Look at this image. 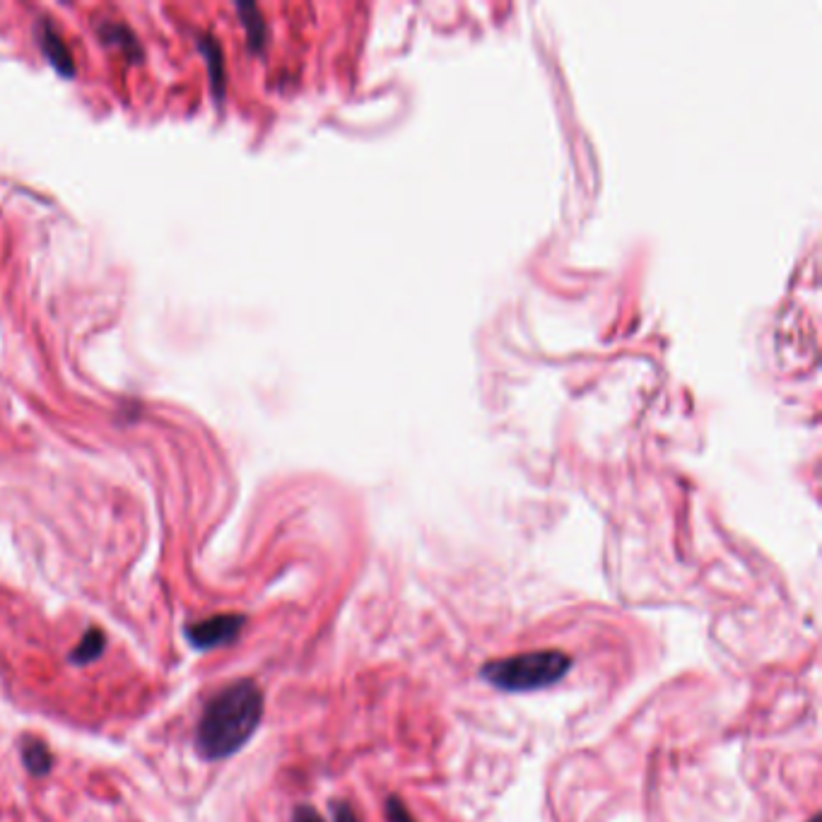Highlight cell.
I'll return each mask as SVG.
<instances>
[{
    "label": "cell",
    "mask_w": 822,
    "mask_h": 822,
    "mask_svg": "<svg viewBox=\"0 0 822 822\" xmlns=\"http://www.w3.org/2000/svg\"><path fill=\"white\" fill-rule=\"evenodd\" d=\"M263 719V692L254 680H234L210 697L196 728L203 760H225L244 748Z\"/></svg>",
    "instance_id": "obj_1"
},
{
    "label": "cell",
    "mask_w": 822,
    "mask_h": 822,
    "mask_svg": "<svg viewBox=\"0 0 822 822\" xmlns=\"http://www.w3.org/2000/svg\"><path fill=\"white\" fill-rule=\"evenodd\" d=\"M20 755L25 767L34 774V777H44V774H49L51 767H54V755H51L49 745L39 741V738H25V741L20 743Z\"/></svg>",
    "instance_id": "obj_4"
},
{
    "label": "cell",
    "mask_w": 822,
    "mask_h": 822,
    "mask_svg": "<svg viewBox=\"0 0 822 822\" xmlns=\"http://www.w3.org/2000/svg\"><path fill=\"white\" fill-rule=\"evenodd\" d=\"M41 44H44L46 56L54 61V66L58 70H63V73H68V75L73 73V61H70V51L66 49V44H63L61 37H58L51 25H44V37H41Z\"/></svg>",
    "instance_id": "obj_5"
},
{
    "label": "cell",
    "mask_w": 822,
    "mask_h": 822,
    "mask_svg": "<svg viewBox=\"0 0 822 822\" xmlns=\"http://www.w3.org/2000/svg\"><path fill=\"white\" fill-rule=\"evenodd\" d=\"M246 625L244 615L227 613V615H213V618L191 622L186 625V639L193 649L208 651L217 647H227V644L237 642Z\"/></svg>",
    "instance_id": "obj_3"
},
{
    "label": "cell",
    "mask_w": 822,
    "mask_h": 822,
    "mask_svg": "<svg viewBox=\"0 0 822 822\" xmlns=\"http://www.w3.org/2000/svg\"><path fill=\"white\" fill-rule=\"evenodd\" d=\"M333 820H336V822H360V820H357L355 810H352L348 803H336V806H333Z\"/></svg>",
    "instance_id": "obj_9"
},
{
    "label": "cell",
    "mask_w": 822,
    "mask_h": 822,
    "mask_svg": "<svg viewBox=\"0 0 822 822\" xmlns=\"http://www.w3.org/2000/svg\"><path fill=\"white\" fill-rule=\"evenodd\" d=\"M569 668H572V659L565 651L545 649L487 661L480 668V678L502 692H533L560 683Z\"/></svg>",
    "instance_id": "obj_2"
},
{
    "label": "cell",
    "mask_w": 822,
    "mask_h": 822,
    "mask_svg": "<svg viewBox=\"0 0 822 822\" xmlns=\"http://www.w3.org/2000/svg\"><path fill=\"white\" fill-rule=\"evenodd\" d=\"M386 820H389V822H415L413 815H410V810L405 808V803L398 796H391L389 801H386Z\"/></svg>",
    "instance_id": "obj_7"
},
{
    "label": "cell",
    "mask_w": 822,
    "mask_h": 822,
    "mask_svg": "<svg viewBox=\"0 0 822 822\" xmlns=\"http://www.w3.org/2000/svg\"><path fill=\"white\" fill-rule=\"evenodd\" d=\"M292 822H324V820H321V815L316 813L311 806H297L295 815H292Z\"/></svg>",
    "instance_id": "obj_8"
},
{
    "label": "cell",
    "mask_w": 822,
    "mask_h": 822,
    "mask_svg": "<svg viewBox=\"0 0 822 822\" xmlns=\"http://www.w3.org/2000/svg\"><path fill=\"white\" fill-rule=\"evenodd\" d=\"M104 649V632L102 630H87L85 637H82L80 647L70 654V661L73 663H80V666H85V663L95 661L99 654H102Z\"/></svg>",
    "instance_id": "obj_6"
},
{
    "label": "cell",
    "mask_w": 822,
    "mask_h": 822,
    "mask_svg": "<svg viewBox=\"0 0 822 822\" xmlns=\"http://www.w3.org/2000/svg\"><path fill=\"white\" fill-rule=\"evenodd\" d=\"M810 822H820V818H818V815H815V818H813V820H810Z\"/></svg>",
    "instance_id": "obj_10"
}]
</instances>
